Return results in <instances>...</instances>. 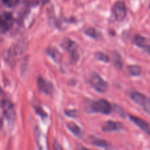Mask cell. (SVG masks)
<instances>
[{
  "instance_id": "3957f363",
  "label": "cell",
  "mask_w": 150,
  "mask_h": 150,
  "mask_svg": "<svg viewBox=\"0 0 150 150\" xmlns=\"http://www.w3.org/2000/svg\"><path fill=\"white\" fill-rule=\"evenodd\" d=\"M1 110L5 119H7L10 122H14L16 119V111L13 103L8 100H1Z\"/></svg>"
},
{
  "instance_id": "30bf717a",
  "label": "cell",
  "mask_w": 150,
  "mask_h": 150,
  "mask_svg": "<svg viewBox=\"0 0 150 150\" xmlns=\"http://www.w3.org/2000/svg\"><path fill=\"white\" fill-rule=\"evenodd\" d=\"M130 99L133 101H134L136 103L139 104L140 105H143L148 98H146L144 95L140 93L139 92H130L129 93Z\"/></svg>"
},
{
  "instance_id": "9c48e42d",
  "label": "cell",
  "mask_w": 150,
  "mask_h": 150,
  "mask_svg": "<svg viewBox=\"0 0 150 150\" xmlns=\"http://www.w3.org/2000/svg\"><path fill=\"white\" fill-rule=\"evenodd\" d=\"M130 118L136 125L139 126L142 130L146 132L147 134H149L150 136V125L146 121L139 118V117H135V116H130Z\"/></svg>"
},
{
  "instance_id": "9a60e30c",
  "label": "cell",
  "mask_w": 150,
  "mask_h": 150,
  "mask_svg": "<svg viewBox=\"0 0 150 150\" xmlns=\"http://www.w3.org/2000/svg\"><path fill=\"white\" fill-rule=\"evenodd\" d=\"M67 127H68L69 130H70V131L75 135V136H79V137L81 136L82 135L81 130L80 127H79L76 124H75V123L73 122H70L67 124Z\"/></svg>"
},
{
  "instance_id": "7402d4cb",
  "label": "cell",
  "mask_w": 150,
  "mask_h": 150,
  "mask_svg": "<svg viewBox=\"0 0 150 150\" xmlns=\"http://www.w3.org/2000/svg\"><path fill=\"white\" fill-rule=\"evenodd\" d=\"M36 111L38 114L40 115V117H46V114L43 111V110L40 108H36Z\"/></svg>"
},
{
  "instance_id": "2e32d148",
  "label": "cell",
  "mask_w": 150,
  "mask_h": 150,
  "mask_svg": "<svg viewBox=\"0 0 150 150\" xmlns=\"http://www.w3.org/2000/svg\"><path fill=\"white\" fill-rule=\"evenodd\" d=\"M128 71L132 76H139L142 72V68L138 65H130L127 67Z\"/></svg>"
},
{
  "instance_id": "e0dca14e",
  "label": "cell",
  "mask_w": 150,
  "mask_h": 150,
  "mask_svg": "<svg viewBox=\"0 0 150 150\" xmlns=\"http://www.w3.org/2000/svg\"><path fill=\"white\" fill-rule=\"evenodd\" d=\"M95 57L98 59L100 61L104 62H109V57L108 55H106L104 53L101 52V51H98V52L95 53Z\"/></svg>"
},
{
  "instance_id": "8992f818",
  "label": "cell",
  "mask_w": 150,
  "mask_h": 150,
  "mask_svg": "<svg viewBox=\"0 0 150 150\" xmlns=\"http://www.w3.org/2000/svg\"><path fill=\"white\" fill-rule=\"evenodd\" d=\"M14 23L13 15L8 12H4L1 15L0 18V26H1V32H4L8 31L13 26Z\"/></svg>"
},
{
  "instance_id": "7c38bea8",
  "label": "cell",
  "mask_w": 150,
  "mask_h": 150,
  "mask_svg": "<svg viewBox=\"0 0 150 150\" xmlns=\"http://www.w3.org/2000/svg\"><path fill=\"white\" fill-rule=\"evenodd\" d=\"M134 42L136 43V45L139 47L143 48L146 49L149 45L147 44V40L144 37L141 36V35H136L134 38Z\"/></svg>"
},
{
  "instance_id": "6da1fadb",
  "label": "cell",
  "mask_w": 150,
  "mask_h": 150,
  "mask_svg": "<svg viewBox=\"0 0 150 150\" xmlns=\"http://www.w3.org/2000/svg\"><path fill=\"white\" fill-rule=\"evenodd\" d=\"M89 109L92 112L108 114L111 112V105L105 100L100 99L92 102L89 105Z\"/></svg>"
},
{
  "instance_id": "8fae6325",
  "label": "cell",
  "mask_w": 150,
  "mask_h": 150,
  "mask_svg": "<svg viewBox=\"0 0 150 150\" xmlns=\"http://www.w3.org/2000/svg\"><path fill=\"white\" fill-rule=\"evenodd\" d=\"M89 141L92 144L95 146H99V147H102L103 149H107L108 146V142L106 141L103 140V139H98V138L95 137V136H90L89 137Z\"/></svg>"
},
{
  "instance_id": "ba28073f",
  "label": "cell",
  "mask_w": 150,
  "mask_h": 150,
  "mask_svg": "<svg viewBox=\"0 0 150 150\" xmlns=\"http://www.w3.org/2000/svg\"><path fill=\"white\" fill-rule=\"evenodd\" d=\"M123 125L122 123L119 122L114 121H107L105 122L104 125L103 126V130L104 132H113V131H119L123 129Z\"/></svg>"
},
{
  "instance_id": "603a6c76",
  "label": "cell",
  "mask_w": 150,
  "mask_h": 150,
  "mask_svg": "<svg viewBox=\"0 0 150 150\" xmlns=\"http://www.w3.org/2000/svg\"><path fill=\"white\" fill-rule=\"evenodd\" d=\"M81 150H89V149H86V148H85V147H81Z\"/></svg>"
},
{
  "instance_id": "52a82bcc",
  "label": "cell",
  "mask_w": 150,
  "mask_h": 150,
  "mask_svg": "<svg viewBox=\"0 0 150 150\" xmlns=\"http://www.w3.org/2000/svg\"><path fill=\"white\" fill-rule=\"evenodd\" d=\"M38 86L40 90L46 95H50L53 92V85L49 81L44 79L43 78H38Z\"/></svg>"
},
{
  "instance_id": "4fadbf2b",
  "label": "cell",
  "mask_w": 150,
  "mask_h": 150,
  "mask_svg": "<svg viewBox=\"0 0 150 150\" xmlns=\"http://www.w3.org/2000/svg\"><path fill=\"white\" fill-rule=\"evenodd\" d=\"M84 33L89 37H90V38L97 40L99 39L101 36V34L98 31H97L96 29L92 27H88L86 29H85Z\"/></svg>"
},
{
  "instance_id": "d6986e66",
  "label": "cell",
  "mask_w": 150,
  "mask_h": 150,
  "mask_svg": "<svg viewBox=\"0 0 150 150\" xmlns=\"http://www.w3.org/2000/svg\"><path fill=\"white\" fill-rule=\"evenodd\" d=\"M19 0H2L3 4L8 7H13L18 3Z\"/></svg>"
},
{
  "instance_id": "ffe728a7",
  "label": "cell",
  "mask_w": 150,
  "mask_h": 150,
  "mask_svg": "<svg viewBox=\"0 0 150 150\" xmlns=\"http://www.w3.org/2000/svg\"><path fill=\"white\" fill-rule=\"evenodd\" d=\"M142 106H143L144 109L145 110V111L147 112L149 114H150V98H147L146 102L144 103V104Z\"/></svg>"
},
{
  "instance_id": "7a4b0ae2",
  "label": "cell",
  "mask_w": 150,
  "mask_h": 150,
  "mask_svg": "<svg viewBox=\"0 0 150 150\" xmlns=\"http://www.w3.org/2000/svg\"><path fill=\"white\" fill-rule=\"evenodd\" d=\"M89 83L95 90L99 92H105L108 89L107 82L105 81L104 79L95 72L91 74L89 78Z\"/></svg>"
},
{
  "instance_id": "cb8c5ba5",
  "label": "cell",
  "mask_w": 150,
  "mask_h": 150,
  "mask_svg": "<svg viewBox=\"0 0 150 150\" xmlns=\"http://www.w3.org/2000/svg\"><path fill=\"white\" fill-rule=\"evenodd\" d=\"M149 8H150V4H149Z\"/></svg>"
},
{
  "instance_id": "ac0fdd59",
  "label": "cell",
  "mask_w": 150,
  "mask_h": 150,
  "mask_svg": "<svg viewBox=\"0 0 150 150\" xmlns=\"http://www.w3.org/2000/svg\"><path fill=\"white\" fill-rule=\"evenodd\" d=\"M114 63L117 68L121 69L122 67V62L121 57H120V56L119 55L118 53H116V54H114Z\"/></svg>"
},
{
  "instance_id": "44dd1931",
  "label": "cell",
  "mask_w": 150,
  "mask_h": 150,
  "mask_svg": "<svg viewBox=\"0 0 150 150\" xmlns=\"http://www.w3.org/2000/svg\"><path fill=\"white\" fill-rule=\"evenodd\" d=\"M54 146V150H63L61 145L56 141L54 142V146Z\"/></svg>"
},
{
  "instance_id": "5bb4252c",
  "label": "cell",
  "mask_w": 150,
  "mask_h": 150,
  "mask_svg": "<svg viewBox=\"0 0 150 150\" xmlns=\"http://www.w3.org/2000/svg\"><path fill=\"white\" fill-rule=\"evenodd\" d=\"M47 54L53 59L57 62H59L61 59V54L59 53V51L55 48H51L46 51Z\"/></svg>"
},
{
  "instance_id": "277c9868",
  "label": "cell",
  "mask_w": 150,
  "mask_h": 150,
  "mask_svg": "<svg viewBox=\"0 0 150 150\" xmlns=\"http://www.w3.org/2000/svg\"><path fill=\"white\" fill-rule=\"evenodd\" d=\"M112 13L118 21L124 20L127 15V7L124 1H117L112 7Z\"/></svg>"
},
{
  "instance_id": "5b68a950",
  "label": "cell",
  "mask_w": 150,
  "mask_h": 150,
  "mask_svg": "<svg viewBox=\"0 0 150 150\" xmlns=\"http://www.w3.org/2000/svg\"><path fill=\"white\" fill-rule=\"evenodd\" d=\"M62 46L63 48L67 50L68 52L71 54L72 59L73 61H77L78 59H79V54H78L77 51V45L74 41L68 39V38H65V39L63 40L62 42Z\"/></svg>"
}]
</instances>
